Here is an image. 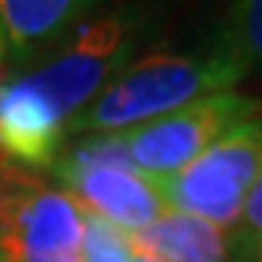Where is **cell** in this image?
Segmentation results:
<instances>
[{
    "instance_id": "cell-8",
    "label": "cell",
    "mask_w": 262,
    "mask_h": 262,
    "mask_svg": "<svg viewBox=\"0 0 262 262\" xmlns=\"http://www.w3.org/2000/svg\"><path fill=\"white\" fill-rule=\"evenodd\" d=\"M108 0H0L6 73L35 64ZM3 73V76H6Z\"/></svg>"
},
{
    "instance_id": "cell-6",
    "label": "cell",
    "mask_w": 262,
    "mask_h": 262,
    "mask_svg": "<svg viewBox=\"0 0 262 262\" xmlns=\"http://www.w3.org/2000/svg\"><path fill=\"white\" fill-rule=\"evenodd\" d=\"M84 210L64 189L20 169L12 178L6 225L0 236L3 262H82Z\"/></svg>"
},
{
    "instance_id": "cell-9",
    "label": "cell",
    "mask_w": 262,
    "mask_h": 262,
    "mask_svg": "<svg viewBox=\"0 0 262 262\" xmlns=\"http://www.w3.org/2000/svg\"><path fill=\"white\" fill-rule=\"evenodd\" d=\"M134 253L151 262H230V236L198 215L166 210L128 236Z\"/></svg>"
},
{
    "instance_id": "cell-13",
    "label": "cell",
    "mask_w": 262,
    "mask_h": 262,
    "mask_svg": "<svg viewBox=\"0 0 262 262\" xmlns=\"http://www.w3.org/2000/svg\"><path fill=\"white\" fill-rule=\"evenodd\" d=\"M6 73V64H3V38H0V76Z\"/></svg>"
},
{
    "instance_id": "cell-4",
    "label": "cell",
    "mask_w": 262,
    "mask_h": 262,
    "mask_svg": "<svg viewBox=\"0 0 262 262\" xmlns=\"http://www.w3.org/2000/svg\"><path fill=\"white\" fill-rule=\"evenodd\" d=\"M262 172V114L236 125L169 178H151L169 210L198 215L230 233L251 184Z\"/></svg>"
},
{
    "instance_id": "cell-11",
    "label": "cell",
    "mask_w": 262,
    "mask_h": 262,
    "mask_svg": "<svg viewBox=\"0 0 262 262\" xmlns=\"http://www.w3.org/2000/svg\"><path fill=\"white\" fill-rule=\"evenodd\" d=\"M230 248L236 256L262 259V172L256 175V181L245 195L239 225L230 230Z\"/></svg>"
},
{
    "instance_id": "cell-14",
    "label": "cell",
    "mask_w": 262,
    "mask_h": 262,
    "mask_svg": "<svg viewBox=\"0 0 262 262\" xmlns=\"http://www.w3.org/2000/svg\"><path fill=\"white\" fill-rule=\"evenodd\" d=\"M233 262H262V259H256V256H236Z\"/></svg>"
},
{
    "instance_id": "cell-5",
    "label": "cell",
    "mask_w": 262,
    "mask_h": 262,
    "mask_svg": "<svg viewBox=\"0 0 262 262\" xmlns=\"http://www.w3.org/2000/svg\"><path fill=\"white\" fill-rule=\"evenodd\" d=\"M262 114V99L239 91L201 96L158 120L114 131L128 163L146 178H169L204 155L219 137Z\"/></svg>"
},
{
    "instance_id": "cell-1",
    "label": "cell",
    "mask_w": 262,
    "mask_h": 262,
    "mask_svg": "<svg viewBox=\"0 0 262 262\" xmlns=\"http://www.w3.org/2000/svg\"><path fill=\"white\" fill-rule=\"evenodd\" d=\"M245 76L248 67L233 53L225 29H215L213 38L192 50L151 53L131 61L108 88L67 120V137L128 131L201 96L236 91Z\"/></svg>"
},
{
    "instance_id": "cell-3",
    "label": "cell",
    "mask_w": 262,
    "mask_h": 262,
    "mask_svg": "<svg viewBox=\"0 0 262 262\" xmlns=\"http://www.w3.org/2000/svg\"><path fill=\"white\" fill-rule=\"evenodd\" d=\"M50 172L84 213L128 236L169 210L155 181L131 166L114 134H84L82 143L61 149Z\"/></svg>"
},
{
    "instance_id": "cell-2",
    "label": "cell",
    "mask_w": 262,
    "mask_h": 262,
    "mask_svg": "<svg viewBox=\"0 0 262 262\" xmlns=\"http://www.w3.org/2000/svg\"><path fill=\"white\" fill-rule=\"evenodd\" d=\"M166 12V0H125L99 9L44 58L12 73L24 76L67 125L73 114L140 58V50L163 29Z\"/></svg>"
},
{
    "instance_id": "cell-10",
    "label": "cell",
    "mask_w": 262,
    "mask_h": 262,
    "mask_svg": "<svg viewBox=\"0 0 262 262\" xmlns=\"http://www.w3.org/2000/svg\"><path fill=\"white\" fill-rule=\"evenodd\" d=\"M225 35L248 73H262V0H233Z\"/></svg>"
},
{
    "instance_id": "cell-12",
    "label": "cell",
    "mask_w": 262,
    "mask_h": 262,
    "mask_svg": "<svg viewBox=\"0 0 262 262\" xmlns=\"http://www.w3.org/2000/svg\"><path fill=\"white\" fill-rule=\"evenodd\" d=\"M15 172H18V166L0 155V236H3V225H6V207H9V189Z\"/></svg>"
},
{
    "instance_id": "cell-7",
    "label": "cell",
    "mask_w": 262,
    "mask_h": 262,
    "mask_svg": "<svg viewBox=\"0 0 262 262\" xmlns=\"http://www.w3.org/2000/svg\"><path fill=\"white\" fill-rule=\"evenodd\" d=\"M67 125L18 73L0 76V155L20 169H50L64 149Z\"/></svg>"
},
{
    "instance_id": "cell-16",
    "label": "cell",
    "mask_w": 262,
    "mask_h": 262,
    "mask_svg": "<svg viewBox=\"0 0 262 262\" xmlns=\"http://www.w3.org/2000/svg\"><path fill=\"white\" fill-rule=\"evenodd\" d=\"M0 262H3V259H0Z\"/></svg>"
},
{
    "instance_id": "cell-15",
    "label": "cell",
    "mask_w": 262,
    "mask_h": 262,
    "mask_svg": "<svg viewBox=\"0 0 262 262\" xmlns=\"http://www.w3.org/2000/svg\"><path fill=\"white\" fill-rule=\"evenodd\" d=\"M134 262H151V259H146V256H140V253H137V259Z\"/></svg>"
}]
</instances>
